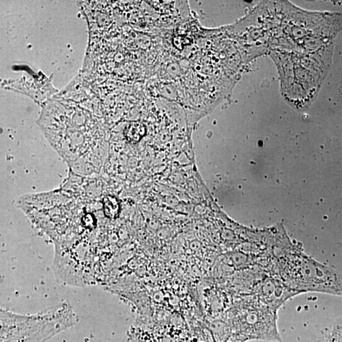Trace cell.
<instances>
[{"label": "cell", "mask_w": 342, "mask_h": 342, "mask_svg": "<svg viewBox=\"0 0 342 342\" xmlns=\"http://www.w3.org/2000/svg\"><path fill=\"white\" fill-rule=\"evenodd\" d=\"M276 309L264 302L248 309L231 324L232 337L239 342L253 340L282 342L277 325Z\"/></svg>", "instance_id": "cell-3"}, {"label": "cell", "mask_w": 342, "mask_h": 342, "mask_svg": "<svg viewBox=\"0 0 342 342\" xmlns=\"http://www.w3.org/2000/svg\"><path fill=\"white\" fill-rule=\"evenodd\" d=\"M257 293L262 302L276 310L289 298L299 293L273 279L262 281L258 286Z\"/></svg>", "instance_id": "cell-4"}, {"label": "cell", "mask_w": 342, "mask_h": 342, "mask_svg": "<svg viewBox=\"0 0 342 342\" xmlns=\"http://www.w3.org/2000/svg\"><path fill=\"white\" fill-rule=\"evenodd\" d=\"M103 206L105 215L111 218H115L119 214L120 205L117 199L107 196L103 199Z\"/></svg>", "instance_id": "cell-5"}, {"label": "cell", "mask_w": 342, "mask_h": 342, "mask_svg": "<svg viewBox=\"0 0 342 342\" xmlns=\"http://www.w3.org/2000/svg\"><path fill=\"white\" fill-rule=\"evenodd\" d=\"M145 133V129L142 124L134 122L129 125L126 129V137L129 142H139Z\"/></svg>", "instance_id": "cell-6"}, {"label": "cell", "mask_w": 342, "mask_h": 342, "mask_svg": "<svg viewBox=\"0 0 342 342\" xmlns=\"http://www.w3.org/2000/svg\"><path fill=\"white\" fill-rule=\"evenodd\" d=\"M1 342H46L74 325L78 317L67 302L34 314L1 309Z\"/></svg>", "instance_id": "cell-1"}, {"label": "cell", "mask_w": 342, "mask_h": 342, "mask_svg": "<svg viewBox=\"0 0 342 342\" xmlns=\"http://www.w3.org/2000/svg\"><path fill=\"white\" fill-rule=\"evenodd\" d=\"M282 275L285 284L299 293L314 291L342 297V273L311 258L286 263Z\"/></svg>", "instance_id": "cell-2"}]
</instances>
